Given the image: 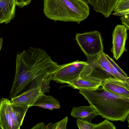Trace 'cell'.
Here are the masks:
<instances>
[{"instance_id":"obj_21","label":"cell","mask_w":129,"mask_h":129,"mask_svg":"<svg viewBox=\"0 0 129 129\" xmlns=\"http://www.w3.org/2000/svg\"><path fill=\"white\" fill-rule=\"evenodd\" d=\"M16 5L22 8L24 6L30 4L31 0H15Z\"/></svg>"},{"instance_id":"obj_6","label":"cell","mask_w":129,"mask_h":129,"mask_svg":"<svg viewBox=\"0 0 129 129\" xmlns=\"http://www.w3.org/2000/svg\"><path fill=\"white\" fill-rule=\"evenodd\" d=\"M127 29L122 25L118 24L115 27L112 34V47L111 51L116 60L126 51L125 45L127 37Z\"/></svg>"},{"instance_id":"obj_16","label":"cell","mask_w":129,"mask_h":129,"mask_svg":"<svg viewBox=\"0 0 129 129\" xmlns=\"http://www.w3.org/2000/svg\"><path fill=\"white\" fill-rule=\"evenodd\" d=\"M106 55L109 61L110 65L114 77L129 82V78L127 74L109 56L106 54Z\"/></svg>"},{"instance_id":"obj_26","label":"cell","mask_w":129,"mask_h":129,"mask_svg":"<svg viewBox=\"0 0 129 129\" xmlns=\"http://www.w3.org/2000/svg\"><path fill=\"white\" fill-rule=\"evenodd\" d=\"M83 0L85 2H86L87 1V0Z\"/></svg>"},{"instance_id":"obj_10","label":"cell","mask_w":129,"mask_h":129,"mask_svg":"<svg viewBox=\"0 0 129 129\" xmlns=\"http://www.w3.org/2000/svg\"><path fill=\"white\" fill-rule=\"evenodd\" d=\"M10 101L2 98L0 100V129H15L11 116Z\"/></svg>"},{"instance_id":"obj_15","label":"cell","mask_w":129,"mask_h":129,"mask_svg":"<svg viewBox=\"0 0 129 129\" xmlns=\"http://www.w3.org/2000/svg\"><path fill=\"white\" fill-rule=\"evenodd\" d=\"M28 108L25 106H11V116L15 129H20Z\"/></svg>"},{"instance_id":"obj_14","label":"cell","mask_w":129,"mask_h":129,"mask_svg":"<svg viewBox=\"0 0 129 129\" xmlns=\"http://www.w3.org/2000/svg\"><path fill=\"white\" fill-rule=\"evenodd\" d=\"M33 106H37L52 110L60 108L59 102L51 95H46L42 93L33 104Z\"/></svg>"},{"instance_id":"obj_19","label":"cell","mask_w":129,"mask_h":129,"mask_svg":"<svg viewBox=\"0 0 129 129\" xmlns=\"http://www.w3.org/2000/svg\"><path fill=\"white\" fill-rule=\"evenodd\" d=\"M129 10V0H119L113 11L116 12Z\"/></svg>"},{"instance_id":"obj_12","label":"cell","mask_w":129,"mask_h":129,"mask_svg":"<svg viewBox=\"0 0 129 129\" xmlns=\"http://www.w3.org/2000/svg\"><path fill=\"white\" fill-rule=\"evenodd\" d=\"M15 0H0V23L7 24L15 17Z\"/></svg>"},{"instance_id":"obj_25","label":"cell","mask_w":129,"mask_h":129,"mask_svg":"<svg viewBox=\"0 0 129 129\" xmlns=\"http://www.w3.org/2000/svg\"><path fill=\"white\" fill-rule=\"evenodd\" d=\"M3 42V39L2 38H0V51L2 47Z\"/></svg>"},{"instance_id":"obj_24","label":"cell","mask_w":129,"mask_h":129,"mask_svg":"<svg viewBox=\"0 0 129 129\" xmlns=\"http://www.w3.org/2000/svg\"><path fill=\"white\" fill-rule=\"evenodd\" d=\"M46 125L44 123L41 122L37 124L31 128V129H46Z\"/></svg>"},{"instance_id":"obj_23","label":"cell","mask_w":129,"mask_h":129,"mask_svg":"<svg viewBox=\"0 0 129 129\" xmlns=\"http://www.w3.org/2000/svg\"><path fill=\"white\" fill-rule=\"evenodd\" d=\"M129 14V10L114 12L112 15L118 16H123Z\"/></svg>"},{"instance_id":"obj_4","label":"cell","mask_w":129,"mask_h":129,"mask_svg":"<svg viewBox=\"0 0 129 129\" xmlns=\"http://www.w3.org/2000/svg\"><path fill=\"white\" fill-rule=\"evenodd\" d=\"M75 40L81 50L87 57L96 55L103 51L101 34L98 31L77 34Z\"/></svg>"},{"instance_id":"obj_2","label":"cell","mask_w":129,"mask_h":129,"mask_svg":"<svg viewBox=\"0 0 129 129\" xmlns=\"http://www.w3.org/2000/svg\"><path fill=\"white\" fill-rule=\"evenodd\" d=\"M84 97L102 118L112 121H125L129 114V97L112 93L103 88L79 90Z\"/></svg>"},{"instance_id":"obj_11","label":"cell","mask_w":129,"mask_h":129,"mask_svg":"<svg viewBox=\"0 0 129 129\" xmlns=\"http://www.w3.org/2000/svg\"><path fill=\"white\" fill-rule=\"evenodd\" d=\"M119 0H87L86 2L92 6L95 11L107 18L111 14Z\"/></svg>"},{"instance_id":"obj_7","label":"cell","mask_w":129,"mask_h":129,"mask_svg":"<svg viewBox=\"0 0 129 129\" xmlns=\"http://www.w3.org/2000/svg\"><path fill=\"white\" fill-rule=\"evenodd\" d=\"M101 86L115 94L129 97V82L116 77H109L102 80Z\"/></svg>"},{"instance_id":"obj_17","label":"cell","mask_w":129,"mask_h":129,"mask_svg":"<svg viewBox=\"0 0 129 129\" xmlns=\"http://www.w3.org/2000/svg\"><path fill=\"white\" fill-rule=\"evenodd\" d=\"M67 116L60 121L52 123L50 122L46 125V129H65L68 121Z\"/></svg>"},{"instance_id":"obj_20","label":"cell","mask_w":129,"mask_h":129,"mask_svg":"<svg viewBox=\"0 0 129 129\" xmlns=\"http://www.w3.org/2000/svg\"><path fill=\"white\" fill-rule=\"evenodd\" d=\"M76 123L79 129H94L95 124L79 119H77Z\"/></svg>"},{"instance_id":"obj_8","label":"cell","mask_w":129,"mask_h":129,"mask_svg":"<svg viewBox=\"0 0 129 129\" xmlns=\"http://www.w3.org/2000/svg\"><path fill=\"white\" fill-rule=\"evenodd\" d=\"M42 93L40 87L31 83L27 90L19 95L11 98V103L13 106H25L28 108L33 106Z\"/></svg>"},{"instance_id":"obj_13","label":"cell","mask_w":129,"mask_h":129,"mask_svg":"<svg viewBox=\"0 0 129 129\" xmlns=\"http://www.w3.org/2000/svg\"><path fill=\"white\" fill-rule=\"evenodd\" d=\"M98 113L91 106L74 107L70 115L72 116L91 123V120L97 116Z\"/></svg>"},{"instance_id":"obj_1","label":"cell","mask_w":129,"mask_h":129,"mask_svg":"<svg viewBox=\"0 0 129 129\" xmlns=\"http://www.w3.org/2000/svg\"><path fill=\"white\" fill-rule=\"evenodd\" d=\"M15 78L9 98L17 96L37 78L52 77L59 65L43 49L32 47L17 54Z\"/></svg>"},{"instance_id":"obj_5","label":"cell","mask_w":129,"mask_h":129,"mask_svg":"<svg viewBox=\"0 0 129 129\" xmlns=\"http://www.w3.org/2000/svg\"><path fill=\"white\" fill-rule=\"evenodd\" d=\"M88 64L87 62L77 60L59 65L53 73L52 80L57 83L66 84L80 77Z\"/></svg>"},{"instance_id":"obj_22","label":"cell","mask_w":129,"mask_h":129,"mask_svg":"<svg viewBox=\"0 0 129 129\" xmlns=\"http://www.w3.org/2000/svg\"><path fill=\"white\" fill-rule=\"evenodd\" d=\"M122 25L124 26L127 30L129 29V15L122 16L120 18Z\"/></svg>"},{"instance_id":"obj_9","label":"cell","mask_w":129,"mask_h":129,"mask_svg":"<svg viewBox=\"0 0 129 129\" xmlns=\"http://www.w3.org/2000/svg\"><path fill=\"white\" fill-rule=\"evenodd\" d=\"M102 79L92 74L80 77L66 84L74 89L79 90L95 89L101 86Z\"/></svg>"},{"instance_id":"obj_3","label":"cell","mask_w":129,"mask_h":129,"mask_svg":"<svg viewBox=\"0 0 129 129\" xmlns=\"http://www.w3.org/2000/svg\"><path fill=\"white\" fill-rule=\"evenodd\" d=\"M44 13L56 22H75L79 24L86 18L89 9L86 2L82 0H43Z\"/></svg>"},{"instance_id":"obj_18","label":"cell","mask_w":129,"mask_h":129,"mask_svg":"<svg viewBox=\"0 0 129 129\" xmlns=\"http://www.w3.org/2000/svg\"><path fill=\"white\" fill-rule=\"evenodd\" d=\"M115 126L111 122L106 119L102 122L95 124L94 129H115Z\"/></svg>"}]
</instances>
